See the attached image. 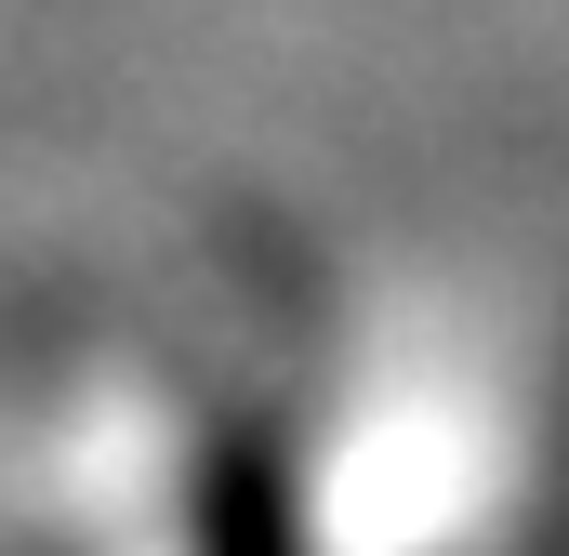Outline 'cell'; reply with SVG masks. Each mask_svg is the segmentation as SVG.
<instances>
[{
	"label": "cell",
	"instance_id": "obj_1",
	"mask_svg": "<svg viewBox=\"0 0 569 556\" xmlns=\"http://www.w3.org/2000/svg\"><path fill=\"white\" fill-rule=\"evenodd\" d=\"M186 556H318L305 544V504H291V464L252 424H226L199 450V477H186Z\"/></svg>",
	"mask_w": 569,
	"mask_h": 556
}]
</instances>
